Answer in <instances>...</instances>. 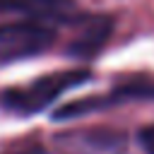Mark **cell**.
Segmentation results:
<instances>
[{"instance_id": "obj_1", "label": "cell", "mask_w": 154, "mask_h": 154, "mask_svg": "<svg viewBox=\"0 0 154 154\" xmlns=\"http://www.w3.org/2000/svg\"><path fill=\"white\" fill-rule=\"evenodd\" d=\"M89 79V70H63L43 75L24 87H12L0 94V103L14 113H36L51 106L60 94H65L72 87H79Z\"/></svg>"}, {"instance_id": "obj_2", "label": "cell", "mask_w": 154, "mask_h": 154, "mask_svg": "<svg viewBox=\"0 0 154 154\" xmlns=\"http://www.w3.org/2000/svg\"><path fill=\"white\" fill-rule=\"evenodd\" d=\"M55 43V29L41 22H7L0 24V63H14L48 51Z\"/></svg>"}, {"instance_id": "obj_3", "label": "cell", "mask_w": 154, "mask_h": 154, "mask_svg": "<svg viewBox=\"0 0 154 154\" xmlns=\"http://www.w3.org/2000/svg\"><path fill=\"white\" fill-rule=\"evenodd\" d=\"M77 0H0V14H19L26 22H67Z\"/></svg>"}, {"instance_id": "obj_4", "label": "cell", "mask_w": 154, "mask_h": 154, "mask_svg": "<svg viewBox=\"0 0 154 154\" xmlns=\"http://www.w3.org/2000/svg\"><path fill=\"white\" fill-rule=\"evenodd\" d=\"M111 29H113V19L111 17H87L82 22V26H79L77 38L70 43L67 53L75 55V58H91L108 41Z\"/></svg>"}, {"instance_id": "obj_5", "label": "cell", "mask_w": 154, "mask_h": 154, "mask_svg": "<svg viewBox=\"0 0 154 154\" xmlns=\"http://www.w3.org/2000/svg\"><path fill=\"white\" fill-rule=\"evenodd\" d=\"M140 142H142L147 154H154V125H149V128H144L140 132Z\"/></svg>"}]
</instances>
